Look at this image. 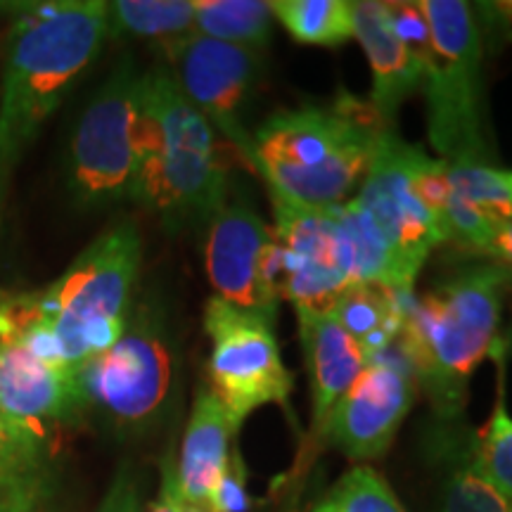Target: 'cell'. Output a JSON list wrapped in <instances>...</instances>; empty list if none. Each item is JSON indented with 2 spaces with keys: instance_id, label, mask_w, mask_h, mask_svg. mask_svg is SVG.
Returning <instances> with one entry per match:
<instances>
[{
  "instance_id": "6da1fadb",
  "label": "cell",
  "mask_w": 512,
  "mask_h": 512,
  "mask_svg": "<svg viewBox=\"0 0 512 512\" xmlns=\"http://www.w3.org/2000/svg\"><path fill=\"white\" fill-rule=\"evenodd\" d=\"M512 271L494 261L444 275L408 304L396 342L439 422L463 418L470 377L494 356Z\"/></svg>"
},
{
  "instance_id": "7a4b0ae2",
  "label": "cell",
  "mask_w": 512,
  "mask_h": 512,
  "mask_svg": "<svg viewBox=\"0 0 512 512\" xmlns=\"http://www.w3.org/2000/svg\"><path fill=\"white\" fill-rule=\"evenodd\" d=\"M107 3L53 0L22 8L0 83V181L105 46Z\"/></svg>"
},
{
  "instance_id": "3957f363",
  "label": "cell",
  "mask_w": 512,
  "mask_h": 512,
  "mask_svg": "<svg viewBox=\"0 0 512 512\" xmlns=\"http://www.w3.org/2000/svg\"><path fill=\"white\" fill-rule=\"evenodd\" d=\"M387 128L351 95L335 105L275 112L252 136V166L273 195L304 207H339L361 188Z\"/></svg>"
},
{
  "instance_id": "277c9868",
  "label": "cell",
  "mask_w": 512,
  "mask_h": 512,
  "mask_svg": "<svg viewBox=\"0 0 512 512\" xmlns=\"http://www.w3.org/2000/svg\"><path fill=\"white\" fill-rule=\"evenodd\" d=\"M228 166L219 133L185 98L171 69L143 74L140 166L133 200L166 226L209 223L226 207Z\"/></svg>"
},
{
  "instance_id": "5b68a950",
  "label": "cell",
  "mask_w": 512,
  "mask_h": 512,
  "mask_svg": "<svg viewBox=\"0 0 512 512\" xmlns=\"http://www.w3.org/2000/svg\"><path fill=\"white\" fill-rule=\"evenodd\" d=\"M432 50L422 76L427 133L441 162L491 164L482 86V29L463 0H420Z\"/></svg>"
},
{
  "instance_id": "8992f818",
  "label": "cell",
  "mask_w": 512,
  "mask_h": 512,
  "mask_svg": "<svg viewBox=\"0 0 512 512\" xmlns=\"http://www.w3.org/2000/svg\"><path fill=\"white\" fill-rule=\"evenodd\" d=\"M176 373V342L164 313L152 302L140 304L119 342L76 368L83 413L100 415L121 437L150 432L169 411Z\"/></svg>"
},
{
  "instance_id": "52a82bcc",
  "label": "cell",
  "mask_w": 512,
  "mask_h": 512,
  "mask_svg": "<svg viewBox=\"0 0 512 512\" xmlns=\"http://www.w3.org/2000/svg\"><path fill=\"white\" fill-rule=\"evenodd\" d=\"M143 74L121 60L76 124L69 150V181L86 207L133 200L140 166Z\"/></svg>"
},
{
  "instance_id": "ba28073f",
  "label": "cell",
  "mask_w": 512,
  "mask_h": 512,
  "mask_svg": "<svg viewBox=\"0 0 512 512\" xmlns=\"http://www.w3.org/2000/svg\"><path fill=\"white\" fill-rule=\"evenodd\" d=\"M204 332L211 344L209 389L235 425L242 427L249 415L271 403L290 411L294 382L273 323L211 297L204 306Z\"/></svg>"
},
{
  "instance_id": "9c48e42d",
  "label": "cell",
  "mask_w": 512,
  "mask_h": 512,
  "mask_svg": "<svg viewBox=\"0 0 512 512\" xmlns=\"http://www.w3.org/2000/svg\"><path fill=\"white\" fill-rule=\"evenodd\" d=\"M420 152V147L396 136L394 128L382 131L373 164L354 195L382 230L411 280H418L427 256L441 242H448L444 226L415 192L413 171Z\"/></svg>"
},
{
  "instance_id": "30bf717a",
  "label": "cell",
  "mask_w": 512,
  "mask_h": 512,
  "mask_svg": "<svg viewBox=\"0 0 512 512\" xmlns=\"http://www.w3.org/2000/svg\"><path fill=\"white\" fill-rule=\"evenodd\" d=\"M204 266L214 297L275 325L280 309L273 228L245 204H226L209 221Z\"/></svg>"
},
{
  "instance_id": "8fae6325",
  "label": "cell",
  "mask_w": 512,
  "mask_h": 512,
  "mask_svg": "<svg viewBox=\"0 0 512 512\" xmlns=\"http://www.w3.org/2000/svg\"><path fill=\"white\" fill-rule=\"evenodd\" d=\"M418 384L399 349L370 358L335 403L320 437L358 465L382 458L411 413Z\"/></svg>"
},
{
  "instance_id": "7c38bea8",
  "label": "cell",
  "mask_w": 512,
  "mask_h": 512,
  "mask_svg": "<svg viewBox=\"0 0 512 512\" xmlns=\"http://www.w3.org/2000/svg\"><path fill=\"white\" fill-rule=\"evenodd\" d=\"M278 292L294 309H330L337 294L351 285L344 264L335 207H304L273 195Z\"/></svg>"
},
{
  "instance_id": "4fadbf2b",
  "label": "cell",
  "mask_w": 512,
  "mask_h": 512,
  "mask_svg": "<svg viewBox=\"0 0 512 512\" xmlns=\"http://www.w3.org/2000/svg\"><path fill=\"white\" fill-rule=\"evenodd\" d=\"M178 88L211 128L254 162V138L242 124L245 105L261 72V53L192 34L169 55Z\"/></svg>"
},
{
  "instance_id": "5bb4252c",
  "label": "cell",
  "mask_w": 512,
  "mask_h": 512,
  "mask_svg": "<svg viewBox=\"0 0 512 512\" xmlns=\"http://www.w3.org/2000/svg\"><path fill=\"white\" fill-rule=\"evenodd\" d=\"M0 408L43 441L53 427L86 415L74 368L41 361L12 342H0Z\"/></svg>"
},
{
  "instance_id": "9a60e30c",
  "label": "cell",
  "mask_w": 512,
  "mask_h": 512,
  "mask_svg": "<svg viewBox=\"0 0 512 512\" xmlns=\"http://www.w3.org/2000/svg\"><path fill=\"white\" fill-rule=\"evenodd\" d=\"M354 38L361 43L370 62V72H373V91H370L368 105L373 107L384 126L394 128L403 102L422 88L425 67L396 36L389 22L387 5L377 0L354 3Z\"/></svg>"
},
{
  "instance_id": "2e32d148",
  "label": "cell",
  "mask_w": 512,
  "mask_h": 512,
  "mask_svg": "<svg viewBox=\"0 0 512 512\" xmlns=\"http://www.w3.org/2000/svg\"><path fill=\"white\" fill-rule=\"evenodd\" d=\"M313 396V432L320 434L335 403L366 368L368 356L330 309H294Z\"/></svg>"
},
{
  "instance_id": "e0dca14e",
  "label": "cell",
  "mask_w": 512,
  "mask_h": 512,
  "mask_svg": "<svg viewBox=\"0 0 512 512\" xmlns=\"http://www.w3.org/2000/svg\"><path fill=\"white\" fill-rule=\"evenodd\" d=\"M238 430L214 392L209 387L197 389L176 456L178 486L185 501H209L233 453Z\"/></svg>"
},
{
  "instance_id": "ac0fdd59",
  "label": "cell",
  "mask_w": 512,
  "mask_h": 512,
  "mask_svg": "<svg viewBox=\"0 0 512 512\" xmlns=\"http://www.w3.org/2000/svg\"><path fill=\"white\" fill-rule=\"evenodd\" d=\"M335 219L344 264L351 283L387 287L401 297H415V280L403 271L399 256L389 245L377 223L354 197L335 207Z\"/></svg>"
},
{
  "instance_id": "d6986e66",
  "label": "cell",
  "mask_w": 512,
  "mask_h": 512,
  "mask_svg": "<svg viewBox=\"0 0 512 512\" xmlns=\"http://www.w3.org/2000/svg\"><path fill=\"white\" fill-rule=\"evenodd\" d=\"M432 448L444 465L441 512H512V498L496 489L477 470L472 458V432L456 422H439Z\"/></svg>"
},
{
  "instance_id": "ffe728a7",
  "label": "cell",
  "mask_w": 512,
  "mask_h": 512,
  "mask_svg": "<svg viewBox=\"0 0 512 512\" xmlns=\"http://www.w3.org/2000/svg\"><path fill=\"white\" fill-rule=\"evenodd\" d=\"M413 299L401 297L380 285L351 283L337 294L330 313L354 337V342L370 361V358L387 354L389 349L396 347L403 328V316Z\"/></svg>"
},
{
  "instance_id": "44dd1931",
  "label": "cell",
  "mask_w": 512,
  "mask_h": 512,
  "mask_svg": "<svg viewBox=\"0 0 512 512\" xmlns=\"http://www.w3.org/2000/svg\"><path fill=\"white\" fill-rule=\"evenodd\" d=\"M110 36L157 41L171 55L195 34V0H114L107 3Z\"/></svg>"
},
{
  "instance_id": "7402d4cb",
  "label": "cell",
  "mask_w": 512,
  "mask_h": 512,
  "mask_svg": "<svg viewBox=\"0 0 512 512\" xmlns=\"http://www.w3.org/2000/svg\"><path fill=\"white\" fill-rule=\"evenodd\" d=\"M48 486V441L0 408V496L41 501Z\"/></svg>"
},
{
  "instance_id": "603a6c76",
  "label": "cell",
  "mask_w": 512,
  "mask_h": 512,
  "mask_svg": "<svg viewBox=\"0 0 512 512\" xmlns=\"http://www.w3.org/2000/svg\"><path fill=\"white\" fill-rule=\"evenodd\" d=\"M273 8L266 0H195V31L261 53L273 38Z\"/></svg>"
},
{
  "instance_id": "cb8c5ba5",
  "label": "cell",
  "mask_w": 512,
  "mask_h": 512,
  "mask_svg": "<svg viewBox=\"0 0 512 512\" xmlns=\"http://www.w3.org/2000/svg\"><path fill=\"white\" fill-rule=\"evenodd\" d=\"M273 17L294 41L337 48L354 38V3L349 0H275Z\"/></svg>"
},
{
  "instance_id": "d4e9b609",
  "label": "cell",
  "mask_w": 512,
  "mask_h": 512,
  "mask_svg": "<svg viewBox=\"0 0 512 512\" xmlns=\"http://www.w3.org/2000/svg\"><path fill=\"white\" fill-rule=\"evenodd\" d=\"M472 458L477 470L496 486L501 494L512 498V418L505 406L503 375L498 380V394L491 418L482 430L472 432Z\"/></svg>"
},
{
  "instance_id": "484cf974",
  "label": "cell",
  "mask_w": 512,
  "mask_h": 512,
  "mask_svg": "<svg viewBox=\"0 0 512 512\" xmlns=\"http://www.w3.org/2000/svg\"><path fill=\"white\" fill-rule=\"evenodd\" d=\"M453 195L472 204L494 226L512 221V190L494 164H446Z\"/></svg>"
},
{
  "instance_id": "4316f807",
  "label": "cell",
  "mask_w": 512,
  "mask_h": 512,
  "mask_svg": "<svg viewBox=\"0 0 512 512\" xmlns=\"http://www.w3.org/2000/svg\"><path fill=\"white\" fill-rule=\"evenodd\" d=\"M323 503L335 512H406L387 479L370 465L351 467Z\"/></svg>"
},
{
  "instance_id": "83f0119b",
  "label": "cell",
  "mask_w": 512,
  "mask_h": 512,
  "mask_svg": "<svg viewBox=\"0 0 512 512\" xmlns=\"http://www.w3.org/2000/svg\"><path fill=\"white\" fill-rule=\"evenodd\" d=\"M387 5L389 22L396 31V36L406 43V48L418 57L422 67L427 64L432 50V34H430V22H427L422 3H384Z\"/></svg>"
},
{
  "instance_id": "f1b7e54d",
  "label": "cell",
  "mask_w": 512,
  "mask_h": 512,
  "mask_svg": "<svg viewBox=\"0 0 512 512\" xmlns=\"http://www.w3.org/2000/svg\"><path fill=\"white\" fill-rule=\"evenodd\" d=\"M209 503L219 512H247L252 508V496L247 491V467L238 448L230 453L226 470L216 482Z\"/></svg>"
},
{
  "instance_id": "f546056e",
  "label": "cell",
  "mask_w": 512,
  "mask_h": 512,
  "mask_svg": "<svg viewBox=\"0 0 512 512\" xmlns=\"http://www.w3.org/2000/svg\"><path fill=\"white\" fill-rule=\"evenodd\" d=\"M95 512H143V484L131 465L119 467Z\"/></svg>"
},
{
  "instance_id": "4dcf8cb0",
  "label": "cell",
  "mask_w": 512,
  "mask_h": 512,
  "mask_svg": "<svg viewBox=\"0 0 512 512\" xmlns=\"http://www.w3.org/2000/svg\"><path fill=\"white\" fill-rule=\"evenodd\" d=\"M181 503L183 494L181 486H178L176 453L166 451V456L162 458V475H159V491L145 512H181Z\"/></svg>"
},
{
  "instance_id": "1f68e13d",
  "label": "cell",
  "mask_w": 512,
  "mask_h": 512,
  "mask_svg": "<svg viewBox=\"0 0 512 512\" xmlns=\"http://www.w3.org/2000/svg\"><path fill=\"white\" fill-rule=\"evenodd\" d=\"M486 259H494V264H501L512 271V221H503L494 228Z\"/></svg>"
},
{
  "instance_id": "d6a6232c",
  "label": "cell",
  "mask_w": 512,
  "mask_h": 512,
  "mask_svg": "<svg viewBox=\"0 0 512 512\" xmlns=\"http://www.w3.org/2000/svg\"><path fill=\"white\" fill-rule=\"evenodd\" d=\"M38 501L19 496H0V512H34Z\"/></svg>"
},
{
  "instance_id": "836d02e7",
  "label": "cell",
  "mask_w": 512,
  "mask_h": 512,
  "mask_svg": "<svg viewBox=\"0 0 512 512\" xmlns=\"http://www.w3.org/2000/svg\"><path fill=\"white\" fill-rule=\"evenodd\" d=\"M181 512H219L209 501H185L181 503Z\"/></svg>"
},
{
  "instance_id": "e575fe53",
  "label": "cell",
  "mask_w": 512,
  "mask_h": 512,
  "mask_svg": "<svg viewBox=\"0 0 512 512\" xmlns=\"http://www.w3.org/2000/svg\"><path fill=\"white\" fill-rule=\"evenodd\" d=\"M498 351H501V354H503V351H512V328L508 330V339L498 344Z\"/></svg>"
},
{
  "instance_id": "d590c367",
  "label": "cell",
  "mask_w": 512,
  "mask_h": 512,
  "mask_svg": "<svg viewBox=\"0 0 512 512\" xmlns=\"http://www.w3.org/2000/svg\"><path fill=\"white\" fill-rule=\"evenodd\" d=\"M313 512H335V510H332V508H330V505L320 503V505H316V510H313Z\"/></svg>"
},
{
  "instance_id": "8d00e7d4",
  "label": "cell",
  "mask_w": 512,
  "mask_h": 512,
  "mask_svg": "<svg viewBox=\"0 0 512 512\" xmlns=\"http://www.w3.org/2000/svg\"><path fill=\"white\" fill-rule=\"evenodd\" d=\"M505 181H508V185H510V190H512V171H505Z\"/></svg>"
},
{
  "instance_id": "74e56055",
  "label": "cell",
  "mask_w": 512,
  "mask_h": 512,
  "mask_svg": "<svg viewBox=\"0 0 512 512\" xmlns=\"http://www.w3.org/2000/svg\"><path fill=\"white\" fill-rule=\"evenodd\" d=\"M5 297H8V292H3V290H0V302H3Z\"/></svg>"
},
{
  "instance_id": "f35d334b",
  "label": "cell",
  "mask_w": 512,
  "mask_h": 512,
  "mask_svg": "<svg viewBox=\"0 0 512 512\" xmlns=\"http://www.w3.org/2000/svg\"><path fill=\"white\" fill-rule=\"evenodd\" d=\"M510 38H512V34H510Z\"/></svg>"
}]
</instances>
